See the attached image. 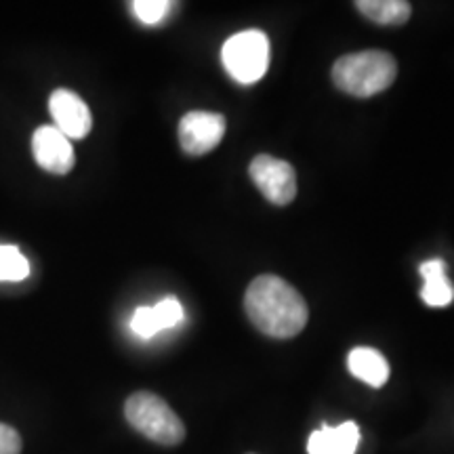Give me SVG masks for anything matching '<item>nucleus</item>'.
<instances>
[{
  "label": "nucleus",
  "mask_w": 454,
  "mask_h": 454,
  "mask_svg": "<svg viewBox=\"0 0 454 454\" xmlns=\"http://www.w3.org/2000/svg\"><path fill=\"white\" fill-rule=\"evenodd\" d=\"M154 314L162 331L164 328L177 326L184 320V308H181V303L175 297H167L158 305H154Z\"/></svg>",
  "instance_id": "16"
},
{
  "label": "nucleus",
  "mask_w": 454,
  "mask_h": 454,
  "mask_svg": "<svg viewBox=\"0 0 454 454\" xmlns=\"http://www.w3.org/2000/svg\"><path fill=\"white\" fill-rule=\"evenodd\" d=\"M244 309L257 331L274 339L297 337L309 320L308 303L297 288L274 274H263L248 284Z\"/></svg>",
  "instance_id": "1"
},
{
  "label": "nucleus",
  "mask_w": 454,
  "mask_h": 454,
  "mask_svg": "<svg viewBox=\"0 0 454 454\" xmlns=\"http://www.w3.org/2000/svg\"><path fill=\"white\" fill-rule=\"evenodd\" d=\"M356 9L379 26H402L412 15L411 3L406 0H357Z\"/></svg>",
  "instance_id": "12"
},
{
  "label": "nucleus",
  "mask_w": 454,
  "mask_h": 454,
  "mask_svg": "<svg viewBox=\"0 0 454 454\" xmlns=\"http://www.w3.org/2000/svg\"><path fill=\"white\" fill-rule=\"evenodd\" d=\"M30 276V261L17 247L0 244V282H21Z\"/></svg>",
  "instance_id": "13"
},
{
  "label": "nucleus",
  "mask_w": 454,
  "mask_h": 454,
  "mask_svg": "<svg viewBox=\"0 0 454 454\" xmlns=\"http://www.w3.org/2000/svg\"><path fill=\"white\" fill-rule=\"evenodd\" d=\"M248 175L261 194L276 207H286L297 196V175L286 160L268 154L254 156Z\"/></svg>",
  "instance_id": "5"
},
{
  "label": "nucleus",
  "mask_w": 454,
  "mask_h": 454,
  "mask_svg": "<svg viewBox=\"0 0 454 454\" xmlns=\"http://www.w3.org/2000/svg\"><path fill=\"white\" fill-rule=\"evenodd\" d=\"M223 67L240 84L259 82L270 67V41L261 30L234 34L221 49Z\"/></svg>",
  "instance_id": "4"
},
{
  "label": "nucleus",
  "mask_w": 454,
  "mask_h": 454,
  "mask_svg": "<svg viewBox=\"0 0 454 454\" xmlns=\"http://www.w3.org/2000/svg\"><path fill=\"white\" fill-rule=\"evenodd\" d=\"M0 454H21V435L4 423H0Z\"/></svg>",
  "instance_id": "17"
},
{
  "label": "nucleus",
  "mask_w": 454,
  "mask_h": 454,
  "mask_svg": "<svg viewBox=\"0 0 454 454\" xmlns=\"http://www.w3.org/2000/svg\"><path fill=\"white\" fill-rule=\"evenodd\" d=\"M124 417L130 427L147 440L162 446H177L185 440V425L160 395L152 391H137L124 404Z\"/></svg>",
  "instance_id": "3"
},
{
  "label": "nucleus",
  "mask_w": 454,
  "mask_h": 454,
  "mask_svg": "<svg viewBox=\"0 0 454 454\" xmlns=\"http://www.w3.org/2000/svg\"><path fill=\"white\" fill-rule=\"evenodd\" d=\"M32 154L38 167L53 175H67L76 164L72 141L51 124L32 135Z\"/></svg>",
  "instance_id": "8"
},
{
  "label": "nucleus",
  "mask_w": 454,
  "mask_h": 454,
  "mask_svg": "<svg viewBox=\"0 0 454 454\" xmlns=\"http://www.w3.org/2000/svg\"><path fill=\"white\" fill-rule=\"evenodd\" d=\"M225 118L215 112H187L179 122V144L187 156H204L221 144Z\"/></svg>",
  "instance_id": "6"
},
{
  "label": "nucleus",
  "mask_w": 454,
  "mask_h": 454,
  "mask_svg": "<svg viewBox=\"0 0 454 454\" xmlns=\"http://www.w3.org/2000/svg\"><path fill=\"white\" fill-rule=\"evenodd\" d=\"M425 286L421 291V299L429 308H446L454 299V286L446 276V263L442 259H431L419 268Z\"/></svg>",
  "instance_id": "11"
},
{
  "label": "nucleus",
  "mask_w": 454,
  "mask_h": 454,
  "mask_svg": "<svg viewBox=\"0 0 454 454\" xmlns=\"http://www.w3.org/2000/svg\"><path fill=\"white\" fill-rule=\"evenodd\" d=\"M362 434L354 421L340 423L337 427L325 425L309 435V454H356Z\"/></svg>",
  "instance_id": "9"
},
{
  "label": "nucleus",
  "mask_w": 454,
  "mask_h": 454,
  "mask_svg": "<svg viewBox=\"0 0 454 454\" xmlns=\"http://www.w3.org/2000/svg\"><path fill=\"white\" fill-rule=\"evenodd\" d=\"M349 372L371 387H383L389 379V364L381 351L372 348H356L348 356Z\"/></svg>",
  "instance_id": "10"
},
{
  "label": "nucleus",
  "mask_w": 454,
  "mask_h": 454,
  "mask_svg": "<svg viewBox=\"0 0 454 454\" xmlns=\"http://www.w3.org/2000/svg\"><path fill=\"white\" fill-rule=\"evenodd\" d=\"M397 76L395 57L385 51H360L343 55L333 66V82L354 98H372L389 89Z\"/></svg>",
  "instance_id": "2"
},
{
  "label": "nucleus",
  "mask_w": 454,
  "mask_h": 454,
  "mask_svg": "<svg viewBox=\"0 0 454 454\" xmlns=\"http://www.w3.org/2000/svg\"><path fill=\"white\" fill-rule=\"evenodd\" d=\"M49 110L55 129L67 139H84L93 129V116L89 106L70 89H57L49 98Z\"/></svg>",
  "instance_id": "7"
},
{
  "label": "nucleus",
  "mask_w": 454,
  "mask_h": 454,
  "mask_svg": "<svg viewBox=\"0 0 454 454\" xmlns=\"http://www.w3.org/2000/svg\"><path fill=\"white\" fill-rule=\"evenodd\" d=\"M130 9H133L135 17L141 24L156 26L168 13L170 3H167V0H135V3H130Z\"/></svg>",
  "instance_id": "14"
},
{
  "label": "nucleus",
  "mask_w": 454,
  "mask_h": 454,
  "mask_svg": "<svg viewBox=\"0 0 454 454\" xmlns=\"http://www.w3.org/2000/svg\"><path fill=\"white\" fill-rule=\"evenodd\" d=\"M130 328L141 339H152L154 334L162 333V328L156 320L154 308H139L135 311L133 317H130Z\"/></svg>",
  "instance_id": "15"
}]
</instances>
